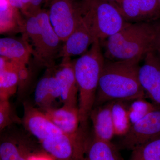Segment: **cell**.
<instances>
[{
    "label": "cell",
    "instance_id": "6da1fadb",
    "mask_svg": "<svg viewBox=\"0 0 160 160\" xmlns=\"http://www.w3.org/2000/svg\"><path fill=\"white\" fill-rule=\"evenodd\" d=\"M160 24L129 23L121 31L104 41L106 59L139 62L150 52L157 50Z\"/></svg>",
    "mask_w": 160,
    "mask_h": 160
},
{
    "label": "cell",
    "instance_id": "7a4b0ae2",
    "mask_svg": "<svg viewBox=\"0 0 160 160\" xmlns=\"http://www.w3.org/2000/svg\"><path fill=\"white\" fill-rule=\"evenodd\" d=\"M139 62L106 59L100 78L94 106L112 101L131 102L146 98V93L139 78Z\"/></svg>",
    "mask_w": 160,
    "mask_h": 160
},
{
    "label": "cell",
    "instance_id": "3957f363",
    "mask_svg": "<svg viewBox=\"0 0 160 160\" xmlns=\"http://www.w3.org/2000/svg\"><path fill=\"white\" fill-rule=\"evenodd\" d=\"M105 59L101 42L97 40L88 51L74 61L75 75L78 88L80 126L84 129H87L90 112L94 106Z\"/></svg>",
    "mask_w": 160,
    "mask_h": 160
},
{
    "label": "cell",
    "instance_id": "277c9868",
    "mask_svg": "<svg viewBox=\"0 0 160 160\" xmlns=\"http://www.w3.org/2000/svg\"><path fill=\"white\" fill-rule=\"evenodd\" d=\"M22 32L30 42L38 65L47 69L55 67V59L58 57L63 42L52 26L48 10L42 9L35 15L26 17Z\"/></svg>",
    "mask_w": 160,
    "mask_h": 160
},
{
    "label": "cell",
    "instance_id": "5b68a950",
    "mask_svg": "<svg viewBox=\"0 0 160 160\" xmlns=\"http://www.w3.org/2000/svg\"><path fill=\"white\" fill-rule=\"evenodd\" d=\"M83 16L89 23L101 44L127 26L114 3L106 0H81Z\"/></svg>",
    "mask_w": 160,
    "mask_h": 160
},
{
    "label": "cell",
    "instance_id": "8992f818",
    "mask_svg": "<svg viewBox=\"0 0 160 160\" xmlns=\"http://www.w3.org/2000/svg\"><path fill=\"white\" fill-rule=\"evenodd\" d=\"M49 20L64 42L83 20L81 2L77 0H49Z\"/></svg>",
    "mask_w": 160,
    "mask_h": 160
},
{
    "label": "cell",
    "instance_id": "52a82bcc",
    "mask_svg": "<svg viewBox=\"0 0 160 160\" xmlns=\"http://www.w3.org/2000/svg\"><path fill=\"white\" fill-rule=\"evenodd\" d=\"M87 129L80 126L76 132L62 134L40 142L42 148L55 160H83L87 140Z\"/></svg>",
    "mask_w": 160,
    "mask_h": 160
},
{
    "label": "cell",
    "instance_id": "ba28073f",
    "mask_svg": "<svg viewBox=\"0 0 160 160\" xmlns=\"http://www.w3.org/2000/svg\"><path fill=\"white\" fill-rule=\"evenodd\" d=\"M160 136V106L145 118L132 125L122 137L119 149L132 150L137 146Z\"/></svg>",
    "mask_w": 160,
    "mask_h": 160
},
{
    "label": "cell",
    "instance_id": "9c48e42d",
    "mask_svg": "<svg viewBox=\"0 0 160 160\" xmlns=\"http://www.w3.org/2000/svg\"><path fill=\"white\" fill-rule=\"evenodd\" d=\"M24 110L23 126L40 142L63 133L44 112L33 107L30 103L24 102Z\"/></svg>",
    "mask_w": 160,
    "mask_h": 160
},
{
    "label": "cell",
    "instance_id": "30bf717a",
    "mask_svg": "<svg viewBox=\"0 0 160 160\" xmlns=\"http://www.w3.org/2000/svg\"><path fill=\"white\" fill-rule=\"evenodd\" d=\"M156 51L150 52L144 58L139 69V78L146 97L160 106V57Z\"/></svg>",
    "mask_w": 160,
    "mask_h": 160
},
{
    "label": "cell",
    "instance_id": "8fae6325",
    "mask_svg": "<svg viewBox=\"0 0 160 160\" xmlns=\"http://www.w3.org/2000/svg\"><path fill=\"white\" fill-rule=\"evenodd\" d=\"M115 4L129 23L152 22L160 16L158 0H120Z\"/></svg>",
    "mask_w": 160,
    "mask_h": 160
},
{
    "label": "cell",
    "instance_id": "7c38bea8",
    "mask_svg": "<svg viewBox=\"0 0 160 160\" xmlns=\"http://www.w3.org/2000/svg\"><path fill=\"white\" fill-rule=\"evenodd\" d=\"M98 39L91 25L83 16L82 22L64 42L58 57L82 55Z\"/></svg>",
    "mask_w": 160,
    "mask_h": 160
},
{
    "label": "cell",
    "instance_id": "4fadbf2b",
    "mask_svg": "<svg viewBox=\"0 0 160 160\" xmlns=\"http://www.w3.org/2000/svg\"><path fill=\"white\" fill-rule=\"evenodd\" d=\"M32 140L18 131L3 135L0 145L1 160H30L34 157L32 152Z\"/></svg>",
    "mask_w": 160,
    "mask_h": 160
},
{
    "label": "cell",
    "instance_id": "5bb4252c",
    "mask_svg": "<svg viewBox=\"0 0 160 160\" xmlns=\"http://www.w3.org/2000/svg\"><path fill=\"white\" fill-rule=\"evenodd\" d=\"M61 90L63 105L78 107V88L76 79L74 61L70 58H63L62 63L54 69Z\"/></svg>",
    "mask_w": 160,
    "mask_h": 160
},
{
    "label": "cell",
    "instance_id": "9a60e30c",
    "mask_svg": "<svg viewBox=\"0 0 160 160\" xmlns=\"http://www.w3.org/2000/svg\"><path fill=\"white\" fill-rule=\"evenodd\" d=\"M112 101L94 106L89 118L93 127V135L103 141L110 142L115 136L112 117Z\"/></svg>",
    "mask_w": 160,
    "mask_h": 160
},
{
    "label": "cell",
    "instance_id": "2e32d148",
    "mask_svg": "<svg viewBox=\"0 0 160 160\" xmlns=\"http://www.w3.org/2000/svg\"><path fill=\"white\" fill-rule=\"evenodd\" d=\"M42 111L63 133L72 134L79 129L78 107L63 105L61 108H51Z\"/></svg>",
    "mask_w": 160,
    "mask_h": 160
},
{
    "label": "cell",
    "instance_id": "e0dca14e",
    "mask_svg": "<svg viewBox=\"0 0 160 160\" xmlns=\"http://www.w3.org/2000/svg\"><path fill=\"white\" fill-rule=\"evenodd\" d=\"M32 52L31 45L24 38H4L0 39V56L10 61L27 65Z\"/></svg>",
    "mask_w": 160,
    "mask_h": 160
},
{
    "label": "cell",
    "instance_id": "ac0fdd59",
    "mask_svg": "<svg viewBox=\"0 0 160 160\" xmlns=\"http://www.w3.org/2000/svg\"><path fill=\"white\" fill-rule=\"evenodd\" d=\"M83 160H124L118 147L111 141H103L89 136Z\"/></svg>",
    "mask_w": 160,
    "mask_h": 160
},
{
    "label": "cell",
    "instance_id": "d6986e66",
    "mask_svg": "<svg viewBox=\"0 0 160 160\" xmlns=\"http://www.w3.org/2000/svg\"><path fill=\"white\" fill-rule=\"evenodd\" d=\"M18 88V78L9 60L0 57V101L9 100Z\"/></svg>",
    "mask_w": 160,
    "mask_h": 160
},
{
    "label": "cell",
    "instance_id": "ffe728a7",
    "mask_svg": "<svg viewBox=\"0 0 160 160\" xmlns=\"http://www.w3.org/2000/svg\"><path fill=\"white\" fill-rule=\"evenodd\" d=\"M24 19L20 10L11 6L9 0H1L0 32L1 34L19 31L22 32Z\"/></svg>",
    "mask_w": 160,
    "mask_h": 160
},
{
    "label": "cell",
    "instance_id": "44dd1931",
    "mask_svg": "<svg viewBox=\"0 0 160 160\" xmlns=\"http://www.w3.org/2000/svg\"><path fill=\"white\" fill-rule=\"evenodd\" d=\"M129 102L112 101L111 112L115 136L122 137L127 134L132 126L128 106Z\"/></svg>",
    "mask_w": 160,
    "mask_h": 160
},
{
    "label": "cell",
    "instance_id": "7402d4cb",
    "mask_svg": "<svg viewBox=\"0 0 160 160\" xmlns=\"http://www.w3.org/2000/svg\"><path fill=\"white\" fill-rule=\"evenodd\" d=\"M129 160H160V136L137 146Z\"/></svg>",
    "mask_w": 160,
    "mask_h": 160
},
{
    "label": "cell",
    "instance_id": "603a6c76",
    "mask_svg": "<svg viewBox=\"0 0 160 160\" xmlns=\"http://www.w3.org/2000/svg\"><path fill=\"white\" fill-rule=\"evenodd\" d=\"M50 68L47 69L46 74L39 81L34 92V100L36 105L39 107L42 111L54 108L52 105L54 102L50 95L48 78Z\"/></svg>",
    "mask_w": 160,
    "mask_h": 160
},
{
    "label": "cell",
    "instance_id": "cb8c5ba5",
    "mask_svg": "<svg viewBox=\"0 0 160 160\" xmlns=\"http://www.w3.org/2000/svg\"><path fill=\"white\" fill-rule=\"evenodd\" d=\"M159 105L150 102L146 98L131 101L128 106L129 118L132 125L145 118Z\"/></svg>",
    "mask_w": 160,
    "mask_h": 160
},
{
    "label": "cell",
    "instance_id": "d4e9b609",
    "mask_svg": "<svg viewBox=\"0 0 160 160\" xmlns=\"http://www.w3.org/2000/svg\"><path fill=\"white\" fill-rule=\"evenodd\" d=\"M9 60V59H8ZM9 65L18 75V78L19 94H23L29 86L30 79V72L26 65L9 60Z\"/></svg>",
    "mask_w": 160,
    "mask_h": 160
},
{
    "label": "cell",
    "instance_id": "484cf974",
    "mask_svg": "<svg viewBox=\"0 0 160 160\" xmlns=\"http://www.w3.org/2000/svg\"><path fill=\"white\" fill-rule=\"evenodd\" d=\"M14 118L9 100L0 101V130L2 131L17 120Z\"/></svg>",
    "mask_w": 160,
    "mask_h": 160
},
{
    "label": "cell",
    "instance_id": "4316f807",
    "mask_svg": "<svg viewBox=\"0 0 160 160\" xmlns=\"http://www.w3.org/2000/svg\"><path fill=\"white\" fill-rule=\"evenodd\" d=\"M49 0H29L28 5L22 11L25 17L31 16L42 10L43 4H48Z\"/></svg>",
    "mask_w": 160,
    "mask_h": 160
},
{
    "label": "cell",
    "instance_id": "83f0119b",
    "mask_svg": "<svg viewBox=\"0 0 160 160\" xmlns=\"http://www.w3.org/2000/svg\"><path fill=\"white\" fill-rule=\"evenodd\" d=\"M10 5L13 8L22 11L23 8L22 0H9Z\"/></svg>",
    "mask_w": 160,
    "mask_h": 160
},
{
    "label": "cell",
    "instance_id": "f1b7e54d",
    "mask_svg": "<svg viewBox=\"0 0 160 160\" xmlns=\"http://www.w3.org/2000/svg\"><path fill=\"white\" fill-rule=\"evenodd\" d=\"M157 50L160 51V32L158 37L157 42Z\"/></svg>",
    "mask_w": 160,
    "mask_h": 160
},
{
    "label": "cell",
    "instance_id": "f546056e",
    "mask_svg": "<svg viewBox=\"0 0 160 160\" xmlns=\"http://www.w3.org/2000/svg\"><path fill=\"white\" fill-rule=\"evenodd\" d=\"M29 1V0H22V2L23 4V8L22 10L25 8V7H26V6L28 5Z\"/></svg>",
    "mask_w": 160,
    "mask_h": 160
},
{
    "label": "cell",
    "instance_id": "4dcf8cb0",
    "mask_svg": "<svg viewBox=\"0 0 160 160\" xmlns=\"http://www.w3.org/2000/svg\"><path fill=\"white\" fill-rule=\"evenodd\" d=\"M106 1H108V2H110L116 4V3L118 2L120 0H106Z\"/></svg>",
    "mask_w": 160,
    "mask_h": 160
},
{
    "label": "cell",
    "instance_id": "1f68e13d",
    "mask_svg": "<svg viewBox=\"0 0 160 160\" xmlns=\"http://www.w3.org/2000/svg\"><path fill=\"white\" fill-rule=\"evenodd\" d=\"M159 2L160 5V0H158Z\"/></svg>",
    "mask_w": 160,
    "mask_h": 160
},
{
    "label": "cell",
    "instance_id": "d6a6232c",
    "mask_svg": "<svg viewBox=\"0 0 160 160\" xmlns=\"http://www.w3.org/2000/svg\"></svg>",
    "mask_w": 160,
    "mask_h": 160
}]
</instances>
